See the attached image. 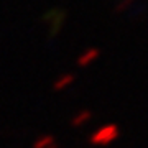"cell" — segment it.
Masks as SVG:
<instances>
[{
    "mask_svg": "<svg viewBox=\"0 0 148 148\" xmlns=\"http://www.w3.org/2000/svg\"><path fill=\"white\" fill-rule=\"evenodd\" d=\"M120 137V128L117 123H106L101 128H97L89 137V143L94 147H109Z\"/></svg>",
    "mask_w": 148,
    "mask_h": 148,
    "instance_id": "1",
    "label": "cell"
},
{
    "mask_svg": "<svg viewBox=\"0 0 148 148\" xmlns=\"http://www.w3.org/2000/svg\"><path fill=\"white\" fill-rule=\"evenodd\" d=\"M41 20L49 27V38H56L58 33L61 32V28H63L64 21H66V10L58 8V7L49 8V10L43 15Z\"/></svg>",
    "mask_w": 148,
    "mask_h": 148,
    "instance_id": "2",
    "label": "cell"
},
{
    "mask_svg": "<svg viewBox=\"0 0 148 148\" xmlns=\"http://www.w3.org/2000/svg\"><path fill=\"white\" fill-rule=\"evenodd\" d=\"M99 56H101V49H99V48H89V49H86L84 53L77 58V66H79V68H87V66H89L90 63H94Z\"/></svg>",
    "mask_w": 148,
    "mask_h": 148,
    "instance_id": "3",
    "label": "cell"
},
{
    "mask_svg": "<svg viewBox=\"0 0 148 148\" xmlns=\"http://www.w3.org/2000/svg\"><path fill=\"white\" fill-rule=\"evenodd\" d=\"M33 148H59L53 135H41L33 142Z\"/></svg>",
    "mask_w": 148,
    "mask_h": 148,
    "instance_id": "4",
    "label": "cell"
},
{
    "mask_svg": "<svg viewBox=\"0 0 148 148\" xmlns=\"http://www.w3.org/2000/svg\"><path fill=\"white\" fill-rule=\"evenodd\" d=\"M74 82V74H63V76H59L58 79L54 81L53 84V89L54 90H63L66 89V87H69V86Z\"/></svg>",
    "mask_w": 148,
    "mask_h": 148,
    "instance_id": "5",
    "label": "cell"
},
{
    "mask_svg": "<svg viewBox=\"0 0 148 148\" xmlns=\"http://www.w3.org/2000/svg\"><path fill=\"white\" fill-rule=\"evenodd\" d=\"M90 117H92L90 110H81L71 119V123H73V127H81V125H84L86 122L90 120Z\"/></svg>",
    "mask_w": 148,
    "mask_h": 148,
    "instance_id": "6",
    "label": "cell"
},
{
    "mask_svg": "<svg viewBox=\"0 0 148 148\" xmlns=\"http://www.w3.org/2000/svg\"><path fill=\"white\" fill-rule=\"evenodd\" d=\"M132 3H133V0H120L115 5V8H114V13H122V12H125L128 7H132Z\"/></svg>",
    "mask_w": 148,
    "mask_h": 148,
    "instance_id": "7",
    "label": "cell"
}]
</instances>
